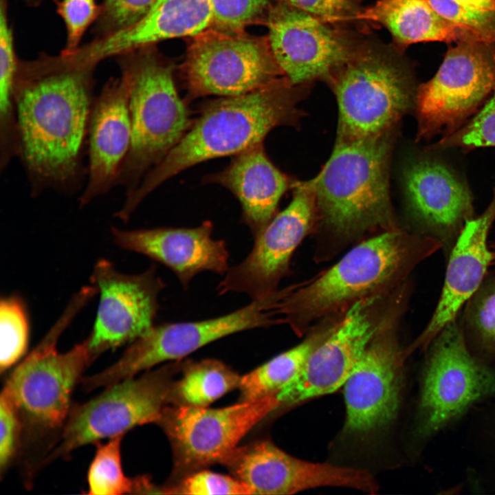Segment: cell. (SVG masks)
I'll use <instances>...</instances> for the list:
<instances>
[{
  "label": "cell",
  "mask_w": 495,
  "mask_h": 495,
  "mask_svg": "<svg viewBox=\"0 0 495 495\" xmlns=\"http://www.w3.org/2000/svg\"><path fill=\"white\" fill-rule=\"evenodd\" d=\"M87 301L84 294H76L50 331L7 380L3 388L15 402L23 426L48 431L65 424L74 386L94 359L87 339L65 353L57 351L56 343Z\"/></svg>",
  "instance_id": "obj_7"
},
{
  "label": "cell",
  "mask_w": 495,
  "mask_h": 495,
  "mask_svg": "<svg viewBox=\"0 0 495 495\" xmlns=\"http://www.w3.org/2000/svg\"><path fill=\"white\" fill-rule=\"evenodd\" d=\"M94 68L69 63L60 55L19 61L18 157L32 197L47 190L74 195L85 186Z\"/></svg>",
  "instance_id": "obj_1"
},
{
  "label": "cell",
  "mask_w": 495,
  "mask_h": 495,
  "mask_svg": "<svg viewBox=\"0 0 495 495\" xmlns=\"http://www.w3.org/2000/svg\"><path fill=\"white\" fill-rule=\"evenodd\" d=\"M357 19L382 24L401 45L426 41L495 42V34L452 21L427 0H379L360 11Z\"/></svg>",
  "instance_id": "obj_26"
},
{
  "label": "cell",
  "mask_w": 495,
  "mask_h": 495,
  "mask_svg": "<svg viewBox=\"0 0 495 495\" xmlns=\"http://www.w3.org/2000/svg\"><path fill=\"white\" fill-rule=\"evenodd\" d=\"M184 74L193 95L231 97L267 87L283 74L267 38L214 28L195 36L188 49Z\"/></svg>",
  "instance_id": "obj_14"
},
{
  "label": "cell",
  "mask_w": 495,
  "mask_h": 495,
  "mask_svg": "<svg viewBox=\"0 0 495 495\" xmlns=\"http://www.w3.org/2000/svg\"><path fill=\"white\" fill-rule=\"evenodd\" d=\"M495 90V42L464 41L450 48L415 98L417 139L448 135L465 124Z\"/></svg>",
  "instance_id": "obj_11"
},
{
  "label": "cell",
  "mask_w": 495,
  "mask_h": 495,
  "mask_svg": "<svg viewBox=\"0 0 495 495\" xmlns=\"http://www.w3.org/2000/svg\"><path fill=\"white\" fill-rule=\"evenodd\" d=\"M6 2L0 1V118L10 121L16 116L14 85L19 60L8 22Z\"/></svg>",
  "instance_id": "obj_33"
},
{
  "label": "cell",
  "mask_w": 495,
  "mask_h": 495,
  "mask_svg": "<svg viewBox=\"0 0 495 495\" xmlns=\"http://www.w3.org/2000/svg\"><path fill=\"white\" fill-rule=\"evenodd\" d=\"M57 12L66 29V44L61 55L74 53L87 30L97 21L101 13V6L96 0H61L57 3Z\"/></svg>",
  "instance_id": "obj_35"
},
{
  "label": "cell",
  "mask_w": 495,
  "mask_h": 495,
  "mask_svg": "<svg viewBox=\"0 0 495 495\" xmlns=\"http://www.w3.org/2000/svg\"><path fill=\"white\" fill-rule=\"evenodd\" d=\"M465 305L461 326L468 346L482 357L495 358V272L487 274Z\"/></svg>",
  "instance_id": "obj_29"
},
{
  "label": "cell",
  "mask_w": 495,
  "mask_h": 495,
  "mask_svg": "<svg viewBox=\"0 0 495 495\" xmlns=\"http://www.w3.org/2000/svg\"><path fill=\"white\" fill-rule=\"evenodd\" d=\"M295 187L289 204L254 237L248 256L225 274L217 287L219 294L241 292L252 300H260L278 291L294 250L317 218L316 198L311 188L306 182L298 183Z\"/></svg>",
  "instance_id": "obj_15"
},
{
  "label": "cell",
  "mask_w": 495,
  "mask_h": 495,
  "mask_svg": "<svg viewBox=\"0 0 495 495\" xmlns=\"http://www.w3.org/2000/svg\"><path fill=\"white\" fill-rule=\"evenodd\" d=\"M23 422L12 397L3 388L0 397V474L3 475L13 459L20 442Z\"/></svg>",
  "instance_id": "obj_38"
},
{
  "label": "cell",
  "mask_w": 495,
  "mask_h": 495,
  "mask_svg": "<svg viewBox=\"0 0 495 495\" xmlns=\"http://www.w3.org/2000/svg\"><path fill=\"white\" fill-rule=\"evenodd\" d=\"M445 18L495 34V12L468 8L457 0H427Z\"/></svg>",
  "instance_id": "obj_39"
},
{
  "label": "cell",
  "mask_w": 495,
  "mask_h": 495,
  "mask_svg": "<svg viewBox=\"0 0 495 495\" xmlns=\"http://www.w3.org/2000/svg\"><path fill=\"white\" fill-rule=\"evenodd\" d=\"M400 316L391 319L376 333L343 386L346 432H373L386 426L397 416L406 358L396 334Z\"/></svg>",
  "instance_id": "obj_19"
},
{
  "label": "cell",
  "mask_w": 495,
  "mask_h": 495,
  "mask_svg": "<svg viewBox=\"0 0 495 495\" xmlns=\"http://www.w3.org/2000/svg\"><path fill=\"white\" fill-rule=\"evenodd\" d=\"M492 252V264H495V241L490 243Z\"/></svg>",
  "instance_id": "obj_42"
},
{
  "label": "cell",
  "mask_w": 495,
  "mask_h": 495,
  "mask_svg": "<svg viewBox=\"0 0 495 495\" xmlns=\"http://www.w3.org/2000/svg\"><path fill=\"white\" fill-rule=\"evenodd\" d=\"M91 283L100 294L96 320L87 338L94 360L106 351L131 343L153 326L158 296L165 285L155 266L141 274H126L106 259L95 264Z\"/></svg>",
  "instance_id": "obj_16"
},
{
  "label": "cell",
  "mask_w": 495,
  "mask_h": 495,
  "mask_svg": "<svg viewBox=\"0 0 495 495\" xmlns=\"http://www.w3.org/2000/svg\"><path fill=\"white\" fill-rule=\"evenodd\" d=\"M173 366L132 377L106 387L97 397L71 408L60 439L42 461L49 463L74 450L134 427L157 423L171 402Z\"/></svg>",
  "instance_id": "obj_12"
},
{
  "label": "cell",
  "mask_w": 495,
  "mask_h": 495,
  "mask_svg": "<svg viewBox=\"0 0 495 495\" xmlns=\"http://www.w3.org/2000/svg\"><path fill=\"white\" fill-rule=\"evenodd\" d=\"M390 132L337 140L320 173L306 182L331 241L348 243L375 231L399 228L389 195Z\"/></svg>",
  "instance_id": "obj_4"
},
{
  "label": "cell",
  "mask_w": 495,
  "mask_h": 495,
  "mask_svg": "<svg viewBox=\"0 0 495 495\" xmlns=\"http://www.w3.org/2000/svg\"><path fill=\"white\" fill-rule=\"evenodd\" d=\"M210 221L191 228H155L133 230L111 228L122 249L144 254L170 268L186 287L197 274H224L229 269L226 243L212 237Z\"/></svg>",
  "instance_id": "obj_23"
},
{
  "label": "cell",
  "mask_w": 495,
  "mask_h": 495,
  "mask_svg": "<svg viewBox=\"0 0 495 495\" xmlns=\"http://www.w3.org/2000/svg\"><path fill=\"white\" fill-rule=\"evenodd\" d=\"M318 17L280 1L267 19L272 54L293 85L329 78L359 47Z\"/></svg>",
  "instance_id": "obj_18"
},
{
  "label": "cell",
  "mask_w": 495,
  "mask_h": 495,
  "mask_svg": "<svg viewBox=\"0 0 495 495\" xmlns=\"http://www.w3.org/2000/svg\"><path fill=\"white\" fill-rule=\"evenodd\" d=\"M119 56L130 83L132 124L130 149L117 182L126 197L181 140L188 121L169 66L137 50Z\"/></svg>",
  "instance_id": "obj_5"
},
{
  "label": "cell",
  "mask_w": 495,
  "mask_h": 495,
  "mask_svg": "<svg viewBox=\"0 0 495 495\" xmlns=\"http://www.w3.org/2000/svg\"><path fill=\"white\" fill-rule=\"evenodd\" d=\"M182 377L174 382L175 405L206 407L239 388L241 377L219 360L206 359L184 364Z\"/></svg>",
  "instance_id": "obj_28"
},
{
  "label": "cell",
  "mask_w": 495,
  "mask_h": 495,
  "mask_svg": "<svg viewBox=\"0 0 495 495\" xmlns=\"http://www.w3.org/2000/svg\"><path fill=\"white\" fill-rule=\"evenodd\" d=\"M329 78L338 106L337 140L390 132L415 104L416 93L408 73L379 50L358 47Z\"/></svg>",
  "instance_id": "obj_6"
},
{
  "label": "cell",
  "mask_w": 495,
  "mask_h": 495,
  "mask_svg": "<svg viewBox=\"0 0 495 495\" xmlns=\"http://www.w3.org/2000/svg\"><path fill=\"white\" fill-rule=\"evenodd\" d=\"M276 394L220 408L167 406L156 424L173 449L177 475H186L220 463L246 434L280 406Z\"/></svg>",
  "instance_id": "obj_13"
},
{
  "label": "cell",
  "mask_w": 495,
  "mask_h": 495,
  "mask_svg": "<svg viewBox=\"0 0 495 495\" xmlns=\"http://www.w3.org/2000/svg\"><path fill=\"white\" fill-rule=\"evenodd\" d=\"M429 346L416 426L422 440L432 437L474 404L495 397V368L473 354L456 320Z\"/></svg>",
  "instance_id": "obj_9"
},
{
  "label": "cell",
  "mask_w": 495,
  "mask_h": 495,
  "mask_svg": "<svg viewBox=\"0 0 495 495\" xmlns=\"http://www.w3.org/2000/svg\"><path fill=\"white\" fill-rule=\"evenodd\" d=\"M214 29L231 33L242 32L246 25L260 16L268 0H210Z\"/></svg>",
  "instance_id": "obj_37"
},
{
  "label": "cell",
  "mask_w": 495,
  "mask_h": 495,
  "mask_svg": "<svg viewBox=\"0 0 495 495\" xmlns=\"http://www.w3.org/2000/svg\"><path fill=\"white\" fill-rule=\"evenodd\" d=\"M494 221L495 187L487 208L466 222L454 243L437 305L425 329L406 349L408 353L427 348L446 325L456 320L461 307L483 283L492 264L487 238Z\"/></svg>",
  "instance_id": "obj_22"
},
{
  "label": "cell",
  "mask_w": 495,
  "mask_h": 495,
  "mask_svg": "<svg viewBox=\"0 0 495 495\" xmlns=\"http://www.w3.org/2000/svg\"><path fill=\"white\" fill-rule=\"evenodd\" d=\"M289 80H278L258 90L225 97L209 105L188 133L125 197L123 207L134 212L162 183L200 162L237 155L261 144L274 127L292 121L295 98Z\"/></svg>",
  "instance_id": "obj_3"
},
{
  "label": "cell",
  "mask_w": 495,
  "mask_h": 495,
  "mask_svg": "<svg viewBox=\"0 0 495 495\" xmlns=\"http://www.w3.org/2000/svg\"><path fill=\"white\" fill-rule=\"evenodd\" d=\"M327 23L357 19L360 11L353 0H280Z\"/></svg>",
  "instance_id": "obj_40"
},
{
  "label": "cell",
  "mask_w": 495,
  "mask_h": 495,
  "mask_svg": "<svg viewBox=\"0 0 495 495\" xmlns=\"http://www.w3.org/2000/svg\"><path fill=\"white\" fill-rule=\"evenodd\" d=\"M214 25L210 0H156L133 25L96 38L80 47L71 58L79 64L96 65L109 57L151 45L159 41L196 36Z\"/></svg>",
  "instance_id": "obj_24"
},
{
  "label": "cell",
  "mask_w": 495,
  "mask_h": 495,
  "mask_svg": "<svg viewBox=\"0 0 495 495\" xmlns=\"http://www.w3.org/2000/svg\"><path fill=\"white\" fill-rule=\"evenodd\" d=\"M29 320L25 303L18 296L2 297L0 302V371L17 363L27 351Z\"/></svg>",
  "instance_id": "obj_31"
},
{
  "label": "cell",
  "mask_w": 495,
  "mask_h": 495,
  "mask_svg": "<svg viewBox=\"0 0 495 495\" xmlns=\"http://www.w3.org/2000/svg\"><path fill=\"white\" fill-rule=\"evenodd\" d=\"M212 181L237 197L243 221L254 237L274 218L279 200L290 186L288 177L269 160L261 143L236 155Z\"/></svg>",
  "instance_id": "obj_25"
},
{
  "label": "cell",
  "mask_w": 495,
  "mask_h": 495,
  "mask_svg": "<svg viewBox=\"0 0 495 495\" xmlns=\"http://www.w3.org/2000/svg\"><path fill=\"white\" fill-rule=\"evenodd\" d=\"M340 316L322 320L320 326L297 346L286 351L241 377V401L276 393L300 371L313 351L332 332Z\"/></svg>",
  "instance_id": "obj_27"
},
{
  "label": "cell",
  "mask_w": 495,
  "mask_h": 495,
  "mask_svg": "<svg viewBox=\"0 0 495 495\" xmlns=\"http://www.w3.org/2000/svg\"><path fill=\"white\" fill-rule=\"evenodd\" d=\"M252 494H292L318 487H343L373 494L378 486L364 470L294 457L268 441L237 446L221 462Z\"/></svg>",
  "instance_id": "obj_17"
},
{
  "label": "cell",
  "mask_w": 495,
  "mask_h": 495,
  "mask_svg": "<svg viewBox=\"0 0 495 495\" xmlns=\"http://www.w3.org/2000/svg\"><path fill=\"white\" fill-rule=\"evenodd\" d=\"M129 98L130 83L123 73L110 78L96 96L88 131L87 179L78 197L81 208L117 186L131 144Z\"/></svg>",
  "instance_id": "obj_21"
},
{
  "label": "cell",
  "mask_w": 495,
  "mask_h": 495,
  "mask_svg": "<svg viewBox=\"0 0 495 495\" xmlns=\"http://www.w3.org/2000/svg\"><path fill=\"white\" fill-rule=\"evenodd\" d=\"M163 487L166 494H252L249 487L234 476L200 470L185 475L175 485Z\"/></svg>",
  "instance_id": "obj_34"
},
{
  "label": "cell",
  "mask_w": 495,
  "mask_h": 495,
  "mask_svg": "<svg viewBox=\"0 0 495 495\" xmlns=\"http://www.w3.org/2000/svg\"><path fill=\"white\" fill-rule=\"evenodd\" d=\"M464 6L483 12H495V0H457Z\"/></svg>",
  "instance_id": "obj_41"
},
{
  "label": "cell",
  "mask_w": 495,
  "mask_h": 495,
  "mask_svg": "<svg viewBox=\"0 0 495 495\" xmlns=\"http://www.w3.org/2000/svg\"><path fill=\"white\" fill-rule=\"evenodd\" d=\"M488 146H495V90L465 124L426 150L430 152L459 148L468 151Z\"/></svg>",
  "instance_id": "obj_32"
},
{
  "label": "cell",
  "mask_w": 495,
  "mask_h": 495,
  "mask_svg": "<svg viewBox=\"0 0 495 495\" xmlns=\"http://www.w3.org/2000/svg\"><path fill=\"white\" fill-rule=\"evenodd\" d=\"M442 247L432 236L399 228L380 232L356 245L313 280L284 288L278 313L283 323L302 335L311 324L343 315L362 299L395 290Z\"/></svg>",
  "instance_id": "obj_2"
},
{
  "label": "cell",
  "mask_w": 495,
  "mask_h": 495,
  "mask_svg": "<svg viewBox=\"0 0 495 495\" xmlns=\"http://www.w3.org/2000/svg\"><path fill=\"white\" fill-rule=\"evenodd\" d=\"M408 212L424 234L454 245L466 222L474 217L468 186L450 167L429 157L412 160L403 171Z\"/></svg>",
  "instance_id": "obj_20"
},
{
  "label": "cell",
  "mask_w": 495,
  "mask_h": 495,
  "mask_svg": "<svg viewBox=\"0 0 495 495\" xmlns=\"http://www.w3.org/2000/svg\"><path fill=\"white\" fill-rule=\"evenodd\" d=\"M26 1H27V2L31 3L33 4H36V3H38L39 1H41V0H26Z\"/></svg>",
  "instance_id": "obj_43"
},
{
  "label": "cell",
  "mask_w": 495,
  "mask_h": 495,
  "mask_svg": "<svg viewBox=\"0 0 495 495\" xmlns=\"http://www.w3.org/2000/svg\"><path fill=\"white\" fill-rule=\"evenodd\" d=\"M156 0H104L94 33L100 38L127 28L141 19Z\"/></svg>",
  "instance_id": "obj_36"
},
{
  "label": "cell",
  "mask_w": 495,
  "mask_h": 495,
  "mask_svg": "<svg viewBox=\"0 0 495 495\" xmlns=\"http://www.w3.org/2000/svg\"><path fill=\"white\" fill-rule=\"evenodd\" d=\"M123 436L111 437L104 444L96 442V452L87 474L89 494L134 493L135 478L127 477L122 467L120 448Z\"/></svg>",
  "instance_id": "obj_30"
},
{
  "label": "cell",
  "mask_w": 495,
  "mask_h": 495,
  "mask_svg": "<svg viewBox=\"0 0 495 495\" xmlns=\"http://www.w3.org/2000/svg\"><path fill=\"white\" fill-rule=\"evenodd\" d=\"M280 290L252 300L230 314L204 320L153 326L134 340L120 358L98 373L82 380L85 390L107 387L164 362L177 360L205 345L243 331L283 324L277 311Z\"/></svg>",
  "instance_id": "obj_10"
},
{
  "label": "cell",
  "mask_w": 495,
  "mask_h": 495,
  "mask_svg": "<svg viewBox=\"0 0 495 495\" xmlns=\"http://www.w3.org/2000/svg\"><path fill=\"white\" fill-rule=\"evenodd\" d=\"M408 292L400 287L351 306L297 375L276 393L281 406L327 395L343 386L376 333L403 314Z\"/></svg>",
  "instance_id": "obj_8"
}]
</instances>
